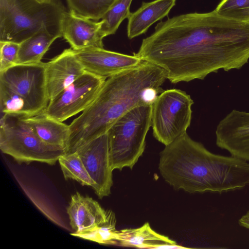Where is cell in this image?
<instances>
[{
    "label": "cell",
    "mask_w": 249,
    "mask_h": 249,
    "mask_svg": "<svg viewBox=\"0 0 249 249\" xmlns=\"http://www.w3.org/2000/svg\"><path fill=\"white\" fill-rule=\"evenodd\" d=\"M109 211L91 197L79 192L71 196L67 208L70 224L75 233L87 231L100 225L107 219Z\"/></svg>",
    "instance_id": "obj_15"
},
{
    "label": "cell",
    "mask_w": 249,
    "mask_h": 249,
    "mask_svg": "<svg viewBox=\"0 0 249 249\" xmlns=\"http://www.w3.org/2000/svg\"><path fill=\"white\" fill-rule=\"evenodd\" d=\"M58 162L66 179L75 180L82 185L93 187L94 182L76 151L64 154Z\"/></svg>",
    "instance_id": "obj_21"
},
{
    "label": "cell",
    "mask_w": 249,
    "mask_h": 249,
    "mask_svg": "<svg viewBox=\"0 0 249 249\" xmlns=\"http://www.w3.org/2000/svg\"><path fill=\"white\" fill-rule=\"evenodd\" d=\"M86 71L108 78L134 68L142 61L139 57L108 51L104 48L74 50Z\"/></svg>",
    "instance_id": "obj_12"
},
{
    "label": "cell",
    "mask_w": 249,
    "mask_h": 249,
    "mask_svg": "<svg viewBox=\"0 0 249 249\" xmlns=\"http://www.w3.org/2000/svg\"><path fill=\"white\" fill-rule=\"evenodd\" d=\"M238 224L240 226L249 229V211L239 219Z\"/></svg>",
    "instance_id": "obj_26"
},
{
    "label": "cell",
    "mask_w": 249,
    "mask_h": 249,
    "mask_svg": "<svg viewBox=\"0 0 249 249\" xmlns=\"http://www.w3.org/2000/svg\"><path fill=\"white\" fill-rule=\"evenodd\" d=\"M101 22L75 16L65 12L61 22L62 37L73 50L104 48Z\"/></svg>",
    "instance_id": "obj_14"
},
{
    "label": "cell",
    "mask_w": 249,
    "mask_h": 249,
    "mask_svg": "<svg viewBox=\"0 0 249 249\" xmlns=\"http://www.w3.org/2000/svg\"><path fill=\"white\" fill-rule=\"evenodd\" d=\"M132 0H116L100 21L101 31L105 37L115 34L120 25L130 14Z\"/></svg>",
    "instance_id": "obj_23"
},
{
    "label": "cell",
    "mask_w": 249,
    "mask_h": 249,
    "mask_svg": "<svg viewBox=\"0 0 249 249\" xmlns=\"http://www.w3.org/2000/svg\"><path fill=\"white\" fill-rule=\"evenodd\" d=\"M163 69L142 60L137 66L106 80L92 103L69 125L66 153L107 132L124 114L137 106L151 104L163 90Z\"/></svg>",
    "instance_id": "obj_2"
},
{
    "label": "cell",
    "mask_w": 249,
    "mask_h": 249,
    "mask_svg": "<svg viewBox=\"0 0 249 249\" xmlns=\"http://www.w3.org/2000/svg\"><path fill=\"white\" fill-rule=\"evenodd\" d=\"M175 241L154 231L147 222L136 229L117 231L116 245L148 249H164L168 245H176Z\"/></svg>",
    "instance_id": "obj_17"
},
{
    "label": "cell",
    "mask_w": 249,
    "mask_h": 249,
    "mask_svg": "<svg viewBox=\"0 0 249 249\" xmlns=\"http://www.w3.org/2000/svg\"><path fill=\"white\" fill-rule=\"evenodd\" d=\"M65 12L60 0H0V41L20 44L44 27L62 35Z\"/></svg>",
    "instance_id": "obj_4"
},
{
    "label": "cell",
    "mask_w": 249,
    "mask_h": 249,
    "mask_svg": "<svg viewBox=\"0 0 249 249\" xmlns=\"http://www.w3.org/2000/svg\"><path fill=\"white\" fill-rule=\"evenodd\" d=\"M25 119L42 141L61 147L66 152L70 136L69 125L50 118L42 112Z\"/></svg>",
    "instance_id": "obj_18"
},
{
    "label": "cell",
    "mask_w": 249,
    "mask_h": 249,
    "mask_svg": "<svg viewBox=\"0 0 249 249\" xmlns=\"http://www.w3.org/2000/svg\"><path fill=\"white\" fill-rule=\"evenodd\" d=\"M60 34L42 28L31 37L20 43L17 64H37L42 62L44 54Z\"/></svg>",
    "instance_id": "obj_19"
},
{
    "label": "cell",
    "mask_w": 249,
    "mask_h": 249,
    "mask_svg": "<svg viewBox=\"0 0 249 249\" xmlns=\"http://www.w3.org/2000/svg\"><path fill=\"white\" fill-rule=\"evenodd\" d=\"M72 14L97 21L101 19L116 0H66Z\"/></svg>",
    "instance_id": "obj_20"
},
{
    "label": "cell",
    "mask_w": 249,
    "mask_h": 249,
    "mask_svg": "<svg viewBox=\"0 0 249 249\" xmlns=\"http://www.w3.org/2000/svg\"><path fill=\"white\" fill-rule=\"evenodd\" d=\"M89 175L94 182L92 188L102 199L111 193L113 184L107 133L80 147L77 150Z\"/></svg>",
    "instance_id": "obj_10"
},
{
    "label": "cell",
    "mask_w": 249,
    "mask_h": 249,
    "mask_svg": "<svg viewBox=\"0 0 249 249\" xmlns=\"http://www.w3.org/2000/svg\"><path fill=\"white\" fill-rule=\"evenodd\" d=\"M216 143L231 156L249 161V112L233 109L218 123Z\"/></svg>",
    "instance_id": "obj_11"
},
{
    "label": "cell",
    "mask_w": 249,
    "mask_h": 249,
    "mask_svg": "<svg viewBox=\"0 0 249 249\" xmlns=\"http://www.w3.org/2000/svg\"><path fill=\"white\" fill-rule=\"evenodd\" d=\"M133 54L163 69L172 83L202 80L248 62L249 22L214 10L178 15L158 23Z\"/></svg>",
    "instance_id": "obj_1"
},
{
    "label": "cell",
    "mask_w": 249,
    "mask_h": 249,
    "mask_svg": "<svg viewBox=\"0 0 249 249\" xmlns=\"http://www.w3.org/2000/svg\"><path fill=\"white\" fill-rule=\"evenodd\" d=\"M193 104L191 96L181 90L174 89L161 92L152 105L154 137L166 146L186 133Z\"/></svg>",
    "instance_id": "obj_7"
},
{
    "label": "cell",
    "mask_w": 249,
    "mask_h": 249,
    "mask_svg": "<svg viewBox=\"0 0 249 249\" xmlns=\"http://www.w3.org/2000/svg\"><path fill=\"white\" fill-rule=\"evenodd\" d=\"M152 105L133 108L122 116L107 131L113 170L132 169L142 155L151 126Z\"/></svg>",
    "instance_id": "obj_5"
},
{
    "label": "cell",
    "mask_w": 249,
    "mask_h": 249,
    "mask_svg": "<svg viewBox=\"0 0 249 249\" xmlns=\"http://www.w3.org/2000/svg\"><path fill=\"white\" fill-rule=\"evenodd\" d=\"M115 224V214L109 211L107 219L100 225L88 231L73 232L71 235L100 244L116 245L117 230Z\"/></svg>",
    "instance_id": "obj_22"
},
{
    "label": "cell",
    "mask_w": 249,
    "mask_h": 249,
    "mask_svg": "<svg viewBox=\"0 0 249 249\" xmlns=\"http://www.w3.org/2000/svg\"><path fill=\"white\" fill-rule=\"evenodd\" d=\"M20 44L12 41H0V72L17 64Z\"/></svg>",
    "instance_id": "obj_25"
},
{
    "label": "cell",
    "mask_w": 249,
    "mask_h": 249,
    "mask_svg": "<svg viewBox=\"0 0 249 249\" xmlns=\"http://www.w3.org/2000/svg\"><path fill=\"white\" fill-rule=\"evenodd\" d=\"M86 72L71 48L45 63L46 90L49 101Z\"/></svg>",
    "instance_id": "obj_13"
},
{
    "label": "cell",
    "mask_w": 249,
    "mask_h": 249,
    "mask_svg": "<svg viewBox=\"0 0 249 249\" xmlns=\"http://www.w3.org/2000/svg\"><path fill=\"white\" fill-rule=\"evenodd\" d=\"M45 63L16 64L0 72V85L9 89L25 104L31 117L42 113L49 100Z\"/></svg>",
    "instance_id": "obj_8"
},
{
    "label": "cell",
    "mask_w": 249,
    "mask_h": 249,
    "mask_svg": "<svg viewBox=\"0 0 249 249\" xmlns=\"http://www.w3.org/2000/svg\"><path fill=\"white\" fill-rule=\"evenodd\" d=\"M159 169L174 189L189 193L221 194L249 185L247 161L213 153L187 133L165 146Z\"/></svg>",
    "instance_id": "obj_3"
},
{
    "label": "cell",
    "mask_w": 249,
    "mask_h": 249,
    "mask_svg": "<svg viewBox=\"0 0 249 249\" xmlns=\"http://www.w3.org/2000/svg\"><path fill=\"white\" fill-rule=\"evenodd\" d=\"M176 0H154L142 2L141 6L128 17L127 35L129 39L145 33L155 22L168 16Z\"/></svg>",
    "instance_id": "obj_16"
},
{
    "label": "cell",
    "mask_w": 249,
    "mask_h": 249,
    "mask_svg": "<svg viewBox=\"0 0 249 249\" xmlns=\"http://www.w3.org/2000/svg\"><path fill=\"white\" fill-rule=\"evenodd\" d=\"M0 149L19 163L33 161L53 165L65 150L42 141L25 118L13 114L0 115Z\"/></svg>",
    "instance_id": "obj_6"
},
{
    "label": "cell",
    "mask_w": 249,
    "mask_h": 249,
    "mask_svg": "<svg viewBox=\"0 0 249 249\" xmlns=\"http://www.w3.org/2000/svg\"><path fill=\"white\" fill-rule=\"evenodd\" d=\"M106 79L86 71L50 100L42 113L63 122L83 112L92 103Z\"/></svg>",
    "instance_id": "obj_9"
},
{
    "label": "cell",
    "mask_w": 249,
    "mask_h": 249,
    "mask_svg": "<svg viewBox=\"0 0 249 249\" xmlns=\"http://www.w3.org/2000/svg\"><path fill=\"white\" fill-rule=\"evenodd\" d=\"M214 10L224 18L249 22V0H222Z\"/></svg>",
    "instance_id": "obj_24"
},
{
    "label": "cell",
    "mask_w": 249,
    "mask_h": 249,
    "mask_svg": "<svg viewBox=\"0 0 249 249\" xmlns=\"http://www.w3.org/2000/svg\"><path fill=\"white\" fill-rule=\"evenodd\" d=\"M38 1L42 3H45V2H49L51 1L52 0H37Z\"/></svg>",
    "instance_id": "obj_27"
}]
</instances>
